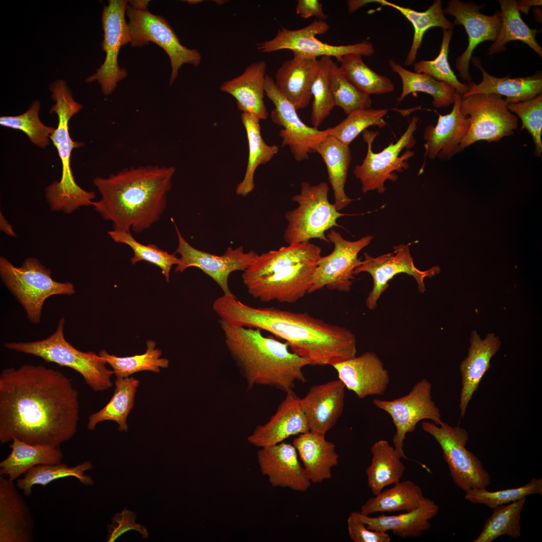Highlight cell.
Listing matches in <instances>:
<instances>
[{
    "instance_id": "6da1fadb",
    "label": "cell",
    "mask_w": 542,
    "mask_h": 542,
    "mask_svg": "<svg viewBox=\"0 0 542 542\" xmlns=\"http://www.w3.org/2000/svg\"><path fill=\"white\" fill-rule=\"evenodd\" d=\"M78 392L62 372L25 364L0 374V441L60 446L76 434Z\"/></svg>"
},
{
    "instance_id": "7a4b0ae2",
    "label": "cell",
    "mask_w": 542,
    "mask_h": 542,
    "mask_svg": "<svg viewBox=\"0 0 542 542\" xmlns=\"http://www.w3.org/2000/svg\"><path fill=\"white\" fill-rule=\"evenodd\" d=\"M212 307L219 320L235 326L264 330L284 339L292 352L311 365L332 366L356 356L353 332L307 312L273 307L255 308L224 295L214 301Z\"/></svg>"
},
{
    "instance_id": "3957f363",
    "label": "cell",
    "mask_w": 542,
    "mask_h": 542,
    "mask_svg": "<svg viewBox=\"0 0 542 542\" xmlns=\"http://www.w3.org/2000/svg\"><path fill=\"white\" fill-rule=\"evenodd\" d=\"M173 167L147 166L124 169L94 179L101 198L92 206L113 229L141 233L158 221L171 190Z\"/></svg>"
},
{
    "instance_id": "277c9868",
    "label": "cell",
    "mask_w": 542,
    "mask_h": 542,
    "mask_svg": "<svg viewBox=\"0 0 542 542\" xmlns=\"http://www.w3.org/2000/svg\"><path fill=\"white\" fill-rule=\"evenodd\" d=\"M219 322L225 346L247 390L264 385L287 392L293 390L296 382L307 381L303 369L310 363L290 351L286 342L264 336L257 328Z\"/></svg>"
},
{
    "instance_id": "5b68a950",
    "label": "cell",
    "mask_w": 542,
    "mask_h": 542,
    "mask_svg": "<svg viewBox=\"0 0 542 542\" xmlns=\"http://www.w3.org/2000/svg\"><path fill=\"white\" fill-rule=\"evenodd\" d=\"M49 88L55 102L50 113H56L58 120L50 139L57 150L62 173L59 181H54L46 188L45 196L52 211L70 214L80 207L91 205L95 197L94 192L85 191L77 185L70 165L72 150L82 147L84 143L72 140L69 131V121L83 106L74 100L65 81L57 80Z\"/></svg>"
},
{
    "instance_id": "8992f818",
    "label": "cell",
    "mask_w": 542,
    "mask_h": 542,
    "mask_svg": "<svg viewBox=\"0 0 542 542\" xmlns=\"http://www.w3.org/2000/svg\"><path fill=\"white\" fill-rule=\"evenodd\" d=\"M65 319L59 321L56 331L41 340L28 342H8L4 346L10 350L39 357L46 362L71 368L80 373L95 391L111 387L113 370L106 367V361L92 352H83L75 348L64 335Z\"/></svg>"
},
{
    "instance_id": "52a82bcc",
    "label": "cell",
    "mask_w": 542,
    "mask_h": 542,
    "mask_svg": "<svg viewBox=\"0 0 542 542\" xmlns=\"http://www.w3.org/2000/svg\"><path fill=\"white\" fill-rule=\"evenodd\" d=\"M329 187L326 182L311 185L303 182L300 193L292 197L298 206L285 215L288 225L284 238L289 244L301 243L313 238L329 243L325 232L333 227H341L337 220L351 215L339 212L328 200Z\"/></svg>"
},
{
    "instance_id": "ba28073f",
    "label": "cell",
    "mask_w": 542,
    "mask_h": 542,
    "mask_svg": "<svg viewBox=\"0 0 542 542\" xmlns=\"http://www.w3.org/2000/svg\"><path fill=\"white\" fill-rule=\"evenodd\" d=\"M2 281L24 307L30 322H40L43 306L49 297L71 295L75 292L69 282H59L51 277V271L36 258H27L20 267L14 266L6 258L0 257Z\"/></svg>"
},
{
    "instance_id": "9c48e42d",
    "label": "cell",
    "mask_w": 542,
    "mask_h": 542,
    "mask_svg": "<svg viewBox=\"0 0 542 542\" xmlns=\"http://www.w3.org/2000/svg\"><path fill=\"white\" fill-rule=\"evenodd\" d=\"M149 1H129L126 14L128 19L127 26L130 44L132 47H142L150 42L161 47L168 55L171 63L170 85H172L178 72L185 64L198 66L201 61L200 53L196 49L183 45L170 25L163 17L151 13L148 5Z\"/></svg>"
},
{
    "instance_id": "30bf717a",
    "label": "cell",
    "mask_w": 542,
    "mask_h": 542,
    "mask_svg": "<svg viewBox=\"0 0 542 542\" xmlns=\"http://www.w3.org/2000/svg\"><path fill=\"white\" fill-rule=\"evenodd\" d=\"M419 119L416 116H413L406 129L396 142L391 143L379 153H374L372 150L378 132L368 129L363 131L367 152L361 164L355 166L353 173L360 182L363 193L377 190L379 193H383L387 180L395 182L397 180L395 172H402L409 168V160L415 154L410 149L416 143L414 133Z\"/></svg>"
},
{
    "instance_id": "8fae6325",
    "label": "cell",
    "mask_w": 542,
    "mask_h": 542,
    "mask_svg": "<svg viewBox=\"0 0 542 542\" xmlns=\"http://www.w3.org/2000/svg\"><path fill=\"white\" fill-rule=\"evenodd\" d=\"M422 428L439 444L450 476L457 487L467 492L474 489L486 488L490 484V475L480 460L465 447L469 440L465 429L458 426L452 427L444 422L437 425L424 421Z\"/></svg>"
},
{
    "instance_id": "7c38bea8",
    "label": "cell",
    "mask_w": 542,
    "mask_h": 542,
    "mask_svg": "<svg viewBox=\"0 0 542 542\" xmlns=\"http://www.w3.org/2000/svg\"><path fill=\"white\" fill-rule=\"evenodd\" d=\"M507 104L502 96L495 93L462 96L460 110L469 116L470 124L457 154L479 141L498 142L513 135L518 120Z\"/></svg>"
},
{
    "instance_id": "4fadbf2b",
    "label": "cell",
    "mask_w": 542,
    "mask_h": 542,
    "mask_svg": "<svg viewBox=\"0 0 542 542\" xmlns=\"http://www.w3.org/2000/svg\"><path fill=\"white\" fill-rule=\"evenodd\" d=\"M329 24L322 20H315L309 25L297 30L285 28L279 29L274 38L255 44L257 51L263 53L289 50L293 53L317 58L319 56L335 57L338 62L348 54L370 57L375 52L371 42L363 41L345 45H332L323 42L315 36L323 35L329 29Z\"/></svg>"
},
{
    "instance_id": "5bb4252c",
    "label": "cell",
    "mask_w": 542,
    "mask_h": 542,
    "mask_svg": "<svg viewBox=\"0 0 542 542\" xmlns=\"http://www.w3.org/2000/svg\"><path fill=\"white\" fill-rule=\"evenodd\" d=\"M326 236L329 242L334 244V249L330 254L319 259L308 293L324 287L348 293L355 279L354 269L362 261L358 254L370 243L373 237L367 235L351 241L344 239L334 229H331Z\"/></svg>"
},
{
    "instance_id": "9a60e30c",
    "label": "cell",
    "mask_w": 542,
    "mask_h": 542,
    "mask_svg": "<svg viewBox=\"0 0 542 542\" xmlns=\"http://www.w3.org/2000/svg\"><path fill=\"white\" fill-rule=\"evenodd\" d=\"M431 388V383L423 378L405 395L392 400H373L375 406L392 419L396 428L392 439L394 448L401 458H406L403 451L406 435L415 430L420 421L429 419L437 425L443 422L440 409L432 399Z\"/></svg>"
},
{
    "instance_id": "2e32d148",
    "label": "cell",
    "mask_w": 542,
    "mask_h": 542,
    "mask_svg": "<svg viewBox=\"0 0 542 542\" xmlns=\"http://www.w3.org/2000/svg\"><path fill=\"white\" fill-rule=\"evenodd\" d=\"M393 248V252L377 257L364 252V259L354 269V275L366 272L372 277L373 287L365 302L370 310L376 309L380 296L389 286L388 282L396 275L403 273L412 276L416 281L418 291L424 293L426 291L424 279L432 278L440 272L438 265L426 270L416 267L408 244H400Z\"/></svg>"
},
{
    "instance_id": "e0dca14e",
    "label": "cell",
    "mask_w": 542,
    "mask_h": 542,
    "mask_svg": "<svg viewBox=\"0 0 542 542\" xmlns=\"http://www.w3.org/2000/svg\"><path fill=\"white\" fill-rule=\"evenodd\" d=\"M104 7L102 23L104 39L102 47L106 56L103 63L96 72L86 79L91 82L97 80L105 95L112 93L118 82L127 75L126 70L120 68L118 55L121 47L130 42V37L125 15L128 3L126 0H110Z\"/></svg>"
},
{
    "instance_id": "ac0fdd59",
    "label": "cell",
    "mask_w": 542,
    "mask_h": 542,
    "mask_svg": "<svg viewBox=\"0 0 542 542\" xmlns=\"http://www.w3.org/2000/svg\"><path fill=\"white\" fill-rule=\"evenodd\" d=\"M264 93L275 105L270 113L272 120L284 128L279 132L282 146L289 147L296 161L307 160L309 154L316 152L319 143L329 134L330 128L320 130L305 124L297 109L280 93L275 80L268 75L265 76Z\"/></svg>"
},
{
    "instance_id": "d6986e66",
    "label": "cell",
    "mask_w": 542,
    "mask_h": 542,
    "mask_svg": "<svg viewBox=\"0 0 542 542\" xmlns=\"http://www.w3.org/2000/svg\"><path fill=\"white\" fill-rule=\"evenodd\" d=\"M172 220L178 240L175 252L180 255V262L177 265L175 271L182 273L191 266L199 268L217 284L224 295L235 297L228 286L229 275L236 270L244 272L251 264L257 253L252 250L245 252L241 246L234 249L229 247L222 255L197 249L186 241Z\"/></svg>"
},
{
    "instance_id": "ffe728a7",
    "label": "cell",
    "mask_w": 542,
    "mask_h": 542,
    "mask_svg": "<svg viewBox=\"0 0 542 542\" xmlns=\"http://www.w3.org/2000/svg\"><path fill=\"white\" fill-rule=\"evenodd\" d=\"M483 7L484 4L478 5L473 2L451 0L443 10L444 14L455 18L453 25L463 26L468 35L467 48L456 58L455 66L462 78L468 82L472 80L469 66L473 51L479 44L485 41L494 42L501 25L500 11H496L492 15H486L479 11Z\"/></svg>"
},
{
    "instance_id": "44dd1931",
    "label": "cell",
    "mask_w": 542,
    "mask_h": 542,
    "mask_svg": "<svg viewBox=\"0 0 542 542\" xmlns=\"http://www.w3.org/2000/svg\"><path fill=\"white\" fill-rule=\"evenodd\" d=\"M318 261L301 263L244 285L253 298L262 302L295 303L308 293Z\"/></svg>"
},
{
    "instance_id": "7402d4cb",
    "label": "cell",
    "mask_w": 542,
    "mask_h": 542,
    "mask_svg": "<svg viewBox=\"0 0 542 542\" xmlns=\"http://www.w3.org/2000/svg\"><path fill=\"white\" fill-rule=\"evenodd\" d=\"M257 455L260 472L272 486L299 492L306 491L311 486L312 483L293 444L282 442L260 448Z\"/></svg>"
},
{
    "instance_id": "603a6c76",
    "label": "cell",
    "mask_w": 542,
    "mask_h": 542,
    "mask_svg": "<svg viewBox=\"0 0 542 542\" xmlns=\"http://www.w3.org/2000/svg\"><path fill=\"white\" fill-rule=\"evenodd\" d=\"M332 366L345 387L359 399L383 395L387 390L389 382L388 371L373 352H366Z\"/></svg>"
},
{
    "instance_id": "cb8c5ba5",
    "label": "cell",
    "mask_w": 542,
    "mask_h": 542,
    "mask_svg": "<svg viewBox=\"0 0 542 542\" xmlns=\"http://www.w3.org/2000/svg\"><path fill=\"white\" fill-rule=\"evenodd\" d=\"M286 393L274 415L266 423L257 426L248 437L250 444L260 448L273 446L309 431L301 398L293 390Z\"/></svg>"
},
{
    "instance_id": "d4e9b609",
    "label": "cell",
    "mask_w": 542,
    "mask_h": 542,
    "mask_svg": "<svg viewBox=\"0 0 542 542\" xmlns=\"http://www.w3.org/2000/svg\"><path fill=\"white\" fill-rule=\"evenodd\" d=\"M345 386L340 379L312 386L300 399L309 431L325 435L336 424L344 405Z\"/></svg>"
},
{
    "instance_id": "484cf974",
    "label": "cell",
    "mask_w": 542,
    "mask_h": 542,
    "mask_svg": "<svg viewBox=\"0 0 542 542\" xmlns=\"http://www.w3.org/2000/svg\"><path fill=\"white\" fill-rule=\"evenodd\" d=\"M462 96L457 91L451 111L439 114L436 125L426 126L423 134L425 158L448 160L457 154L470 124L469 116L463 115L460 110Z\"/></svg>"
},
{
    "instance_id": "4316f807",
    "label": "cell",
    "mask_w": 542,
    "mask_h": 542,
    "mask_svg": "<svg viewBox=\"0 0 542 542\" xmlns=\"http://www.w3.org/2000/svg\"><path fill=\"white\" fill-rule=\"evenodd\" d=\"M35 522L14 481L0 476V542L34 541Z\"/></svg>"
},
{
    "instance_id": "83f0119b",
    "label": "cell",
    "mask_w": 542,
    "mask_h": 542,
    "mask_svg": "<svg viewBox=\"0 0 542 542\" xmlns=\"http://www.w3.org/2000/svg\"><path fill=\"white\" fill-rule=\"evenodd\" d=\"M470 346L467 357L460 365L462 376V388L460 395L459 409L461 417L466 415L468 405L474 393L479 387L485 373L490 367V360L501 346L499 338L493 333L488 334L481 339L476 331L471 333Z\"/></svg>"
},
{
    "instance_id": "f1b7e54d",
    "label": "cell",
    "mask_w": 542,
    "mask_h": 542,
    "mask_svg": "<svg viewBox=\"0 0 542 542\" xmlns=\"http://www.w3.org/2000/svg\"><path fill=\"white\" fill-rule=\"evenodd\" d=\"M283 62L275 74V83L280 93L297 109L306 108L312 97V85L318 59L298 53Z\"/></svg>"
},
{
    "instance_id": "f546056e",
    "label": "cell",
    "mask_w": 542,
    "mask_h": 542,
    "mask_svg": "<svg viewBox=\"0 0 542 542\" xmlns=\"http://www.w3.org/2000/svg\"><path fill=\"white\" fill-rule=\"evenodd\" d=\"M266 70L264 61L253 62L240 75L223 82L220 86L221 91L235 99L240 110L259 120L266 119L268 115L263 101Z\"/></svg>"
},
{
    "instance_id": "4dcf8cb0",
    "label": "cell",
    "mask_w": 542,
    "mask_h": 542,
    "mask_svg": "<svg viewBox=\"0 0 542 542\" xmlns=\"http://www.w3.org/2000/svg\"><path fill=\"white\" fill-rule=\"evenodd\" d=\"M321 248L309 241L294 243L278 250L256 254L251 264L242 275L246 283L285 269L301 263L317 261Z\"/></svg>"
},
{
    "instance_id": "1f68e13d",
    "label": "cell",
    "mask_w": 542,
    "mask_h": 542,
    "mask_svg": "<svg viewBox=\"0 0 542 542\" xmlns=\"http://www.w3.org/2000/svg\"><path fill=\"white\" fill-rule=\"evenodd\" d=\"M299 459L312 483H319L332 477V468L338 464L339 455L334 443L325 435L309 431L293 441Z\"/></svg>"
},
{
    "instance_id": "d6a6232c",
    "label": "cell",
    "mask_w": 542,
    "mask_h": 542,
    "mask_svg": "<svg viewBox=\"0 0 542 542\" xmlns=\"http://www.w3.org/2000/svg\"><path fill=\"white\" fill-rule=\"evenodd\" d=\"M439 507L434 501L425 497L416 509L398 515L371 517L355 512L358 518L371 530L392 533L401 538H415L431 527L430 520L438 513Z\"/></svg>"
},
{
    "instance_id": "836d02e7",
    "label": "cell",
    "mask_w": 542,
    "mask_h": 542,
    "mask_svg": "<svg viewBox=\"0 0 542 542\" xmlns=\"http://www.w3.org/2000/svg\"><path fill=\"white\" fill-rule=\"evenodd\" d=\"M473 64L481 71L483 78L479 84L471 81L467 84L468 90L463 96L475 94L495 93L505 96L507 104L532 99L542 92L541 73L525 77H496L489 74L483 67L480 59L471 58Z\"/></svg>"
},
{
    "instance_id": "e575fe53",
    "label": "cell",
    "mask_w": 542,
    "mask_h": 542,
    "mask_svg": "<svg viewBox=\"0 0 542 542\" xmlns=\"http://www.w3.org/2000/svg\"><path fill=\"white\" fill-rule=\"evenodd\" d=\"M10 447L11 453L0 463V475H7L13 481L35 466L60 463L63 459L59 446L31 444L14 439Z\"/></svg>"
},
{
    "instance_id": "d590c367",
    "label": "cell",
    "mask_w": 542,
    "mask_h": 542,
    "mask_svg": "<svg viewBox=\"0 0 542 542\" xmlns=\"http://www.w3.org/2000/svg\"><path fill=\"white\" fill-rule=\"evenodd\" d=\"M316 152L320 155L326 166L328 180L333 191L334 204L340 211L354 200L346 194L344 190L351 160L349 146L328 134L318 145Z\"/></svg>"
},
{
    "instance_id": "8d00e7d4",
    "label": "cell",
    "mask_w": 542,
    "mask_h": 542,
    "mask_svg": "<svg viewBox=\"0 0 542 542\" xmlns=\"http://www.w3.org/2000/svg\"><path fill=\"white\" fill-rule=\"evenodd\" d=\"M371 452V463L366 469V474L368 485L375 496L385 487L398 482L405 468L397 452L386 440L375 442Z\"/></svg>"
},
{
    "instance_id": "74e56055",
    "label": "cell",
    "mask_w": 542,
    "mask_h": 542,
    "mask_svg": "<svg viewBox=\"0 0 542 542\" xmlns=\"http://www.w3.org/2000/svg\"><path fill=\"white\" fill-rule=\"evenodd\" d=\"M242 123L245 129L248 144V158L244 178L236 188L238 195L246 196L254 188V175L257 167L269 162L279 152L276 145H268L260 132V120L254 115L242 112Z\"/></svg>"
},
{
    "instance_id": "f35d334b",
    "label": "cell",
    "mask_w": 542,
    "mask_h": 542,
    "mask_svg": "<svg viewBox=\"0 0 542 542\" xmlns=\"http://www.w3.org/2000/svg\"><path fill=\"white\" fill-rule=\"evenodd\" d=\"M501 25L496 40L488 49V55L500 53L506 49L505 45L511 41L518 40L525 43L540 57L542 48L537 43L536 29H530L522 20L517 1L499 0Z\"/></svg>"
},
{
    "instance_id": "ab89813d",
    "label": "cell",
    "mask_w": 542,
    "mask_h": 542,
    "mask_svg": "<svg viewBox=\"0 0 542 542\" xmlns=\"http://www.w3.org/2000/svg\"><path fill=\"white\" fill-rule=\"evenodd\" d=\"M372 3L395 9L412 24L414 31V37L411 48L404 62V65L406 66L412 65L415 62L424 35L430 28L440 27L442 30H453L454 28L453 24L445 16L441 0L434 1L432 5L424 12H418L385 0H372Z\"/></svg>"
},
{
    "instance_id": "60d3db41",
    "label": "cell",
    "mask_w": 542,
    "mask_h": 542,
    "mask_svg": "<svg viewBox=\"0 0 542 542\" xmlns=\"http://www.w3.org/2000/svg\"><path fill=\"white\" fill-rule=\"evenodd\" d=\"M393 72L398 74L401 80L402 90L398 102L411 93L422 92L433 97V105L436 108L447 107L453 104L456 90L450 84L438 81L430 75L408 70L393 59L388 61Z\"/></svg>"
},
{
    "instance_id": "b9f144b4",
    "label": "cell",
    "mask_w": 542,
    "mask_h": 542,
    "mask_svg": "<svg viewBox=\"0 0 542 542\" xmlns=\"http://www.w3.org/2000/svg\"><path fill=\"white\" fill-rule=\"evenodd\" d=\"M425 497L421 487L406 480L394 484L371 497L361 506L360 513L369 515L376 512L410 511L417 508Z\"/></svg>"
},
{
    "instance_id": "7bdbcfd3",
    "label": "cell",
    "mask_w": 542,
    "mask_h": 542,
    "mask_svg": "<svg viewBox=\"0 0 542 542\" xmlns=\"http://www.w3.org/2000/svg\"><path fill=\"white\" fill-rule=\"evenodd\" d=\"M114 393L101 410L90 415L87 428L95 429L96 425L105 421H113L119 426L118 430L126 431L127 416L133 407L135 394L140 384L139 380L131 377H116Z\"/></svg>"
},
{
    "instance_id": "ee69618b",
    "label": "cell",
    "mask_w": 542,
    "mask_h": 542,
    "mask_svg": "<svg viewBox=\"0 0 542 542\" xmlns=\"http://www.w3.org/2000/svg\"><path fill=\"white\" fill-rule=\"evenodd\" d=\"M92 465L85 461L75 466L69 467L66 463L39 465L33 467L24 474L22 478L17 479L16 485L22 490L24 495L29 496L32 492V487L36 485L44 487L57 479L73 477L85 485H92L94 482L90 476L84 474L90 470Z\"/></svg>"
},
{
    "instance_id": "f6af8a7d",
    "label": "cell",
    "mask_w": 542,
    "mask_h": 542,
    "mask_svg": "<svg viewBox=\"0 0 542 542\" xmlns=\"http://www.w3.org/2000/svg\"><path fill=\"white\" fill-rule=\"evenodd\" d=\"M339 68L345 77L362 92L382 94L393 92L394 85L391 80L381 75L367 65L362 56L348 54L343 56Z\"/></svg>"
},
{
    "instance_id": "bcb514c9",
    "label": "cell",
    "mask_w": 542,
    "mask_h": 542,
    "mask_svg": "<svg viewBox=\"0 0 542 542\" xmlns=\"http://www.w3.org/2000/svg\"><path fill=\"white\" fill-rule=\"evenodd\" d=\"M526 498L493 509L480 534L473 542H492L497 537L507 535L516 539L521 535L520 517Z\"/></svg>"
},
{
    "instance_id": "7dc6e473",
    "label": "cell",
    "mask_w": 542,
    "mask_h": 542,
    "mask_svg": "<svg viewBox=\"0 0 542 542\" xmlns=\"http://www.w3.org/2000/svg\"><path fill=\"white\" fill-rule=\"evenodd\" d=\"M146 344V351L142 354L118 357L110 354L105 350L102 349L99 355L112 368L116 377H127L134 373L142 371L159 372L160 368H167L169 360L167 358H160L162 350L156 348V342L148 340Z\"/></svg>"
},
{
    "instance_id": "c3c4849f",
    "label": "cell",
    "mask_w": 542,
    "mask_h": 542,
    "mask_svg": "<svg viewBox=\"0 0 542 542\" xmlns=\"http://www.w3.org/2000/svg\"><path fill=\"white\" fill-rule=\"evenodd\" d=\"M107 233L115 242L127 245L132 249L133 252V255L130 258L132 265L141 261L151 263L160 267L166 281H169L172 266L178 265L180 262L175 252L169 253L155 244L141 243L134 238L130 232L113 229Z\"/></svg>"
},
{
    "instance_id": "681fc988",
    "label": "cell",
    "mask_w": 542,
    "mask_h": 542,
    "mask_svg": "<svg viewBox=\"0 0 542 542\" xmlns=\"http://www.w3.org/2000/svg\"><path fill=\"white\" fill-rule=\"evenodd\" d=\"M334 64L330 57L323 56L318 60V67L311 88L313 97L311 121L316 128L335 106L331 87V74Z\"/></svg>"
},
{
    "instance_id": "f907efd6",
    "label": "cell",
    "mask_w": 542,
    "mask_h": 542,
    "mask_svg": "<svg viewBox=\"0 0 542 542\" xmlns=\"http://www.w3.org/2000/svg\"><path fill=\"white\" fill-rule=\"evenodd\" d=\"M387 111L386 109L371 108L353 111L348 114L337 125L330 128L329 134L349 146L352 141L368 127L375 125L379 128L384 127L386 122L383 118Z\"/></svg>"
},
{
    "instance_id": "816d5d0a",
    "label": "cell",
    "mask_w": 542,
    "mask_h": 542,
    "mask_svg": "<svg viewBox=\"0 0 542 542\" xmlns=\"http://www.w3.org/2000/svg\"><path fill=\"white\" fill-rule=\"evenodd\" d=\"M40 107V102L35 100L29 108L22 114L1 116L0 124L21 130L26 134L33 144L44 149L50 144L49 139L56 128L46 126L41 121L39 116Z\"/></svg>"
},
{
    "instance_id": "f5cc1de1",
    "label": "cell",
    "mask_w": 542,
    "mask_h": 542,
    "mask_svg": "<svg viewBox=\"0 0 542 542\" xmlns=\"http://www.w3.org/2000/svg\"><path fill=\"white\" fill-rule=\"evenodd\" d=\"M532 494H542L541 478H532L525 485L514 488L495 491L486 488L472 489L465 492V498L472 503L484 504L493 509Z\"/></svg>"
},
{
    "instance_id": "db71d44e",
    "label": "cell",
    "mask_w": 542,
    "mask_h": 542,
    "mask_svg": "<svg viewBox=\"0 0 542 542\" xmlns=\"http://www.w3.org/2000/svg\"><path fill=\"white\" fill-rule=\"evenodd\" d=\"M452 35L453 30H443L442 41L438 56L433 60L415 62L413 64L414 70L417 73L428 74L438 81L445 82L464 95L468 90V86L458 80L448 61L449 48Z\"/></svg>"
},
{
    "instance_id": "11a10c76",
    "label": "cell",
    "mask_w": 542,
    "mask_h": 542,
    "mask_svg": "<svg viewBox=\"0 0 542 542\" xmlns=\"http://www.w3.org/2000/svg\"><path fill=\"white\" fill-rule=\"evenodd\" d=\"M331 87L335 105L342 108L347 115L359 109L371 108L372 101L370 95L354 86L343 75L336 63L331 72Z\"/></svg>"
},
{
    "instance_id": "9f6ffc18",
    "label": "cell",
    "mask_w": 542,
    "mask_h": 542,
    "mask_svg": "<svg viewBox=\"0 0 542 542\" xmlns=\"http://www.w3.org/2000/svg\"><path fill=\"white\" fill-rule=\"evenodd\" d=\"M507 107L515 113L522 122L521 128L530 134L535 145L534 155L541 157L542 153V94L534 98L517 103H509Z\"/></svg>"
},
{
    "instance_id": "6f0895ef",
    "label": "cell",
    "mask_w": 542,
    "mask_h": 542,
    "mask_svg": "<svg viewBox=\"0 0 542 542\" xmlns=\"http://www.w3.org/2000/svg\"><path fill=\"white\" fill-rule=\"evenodd\" d=\"M136 513L123 509L120 513H116L112 518V523L107 526L108 532L106 541L113 542L123 533L130 530L139 532L144 538L149 536L146 527L136 522Z\"/></svg>"
},
{
    "instance_id": "680465c9",
    "label": "cell",
    "mask_w": 542,
    "mask_h": 542,
    "mask_svg": "<svg viewBox=\"0 0 542 542\" xmlns=\"http://www.w3.org/2000/svg\"><path fill=\"white\" fill-rule=\"evenodd\" d=\"M348 531L351 539L354 542H389L390 537L386 532L368 529L358 518L355 512H352L347 519Z\"/></svg>"
},
{
    "instance_id": "91938a15",
    "label": "cell",
    "mask_w": 542,
    "mask_h": 542,
    "mask_svg": "<svg viewBox=\"0 0 542 542\" xmlns=\"http://www.w3.org/2000/svg\"><path fill=\"white\" fill-rule=\"evenodd\" d=\"M296 13L304 19L315 16L319 20H325L328 17L323 12L322 3L318 0L297 1Z\"/></svg>"
},
{
    "instance_id": "94428289",
    "label": "cell",
    "mask_w": 542,
    "mask_h": 542,
    "mask_svg": "<svg viewBox=\"0 0 542 542\" xmlns=\"http://www.w3.org/2000/svg\"><path fill=\"white\" fill-rule=\"evenodd\" d=\"M517 7L519 11H521L525 15H527L531 6H541V0H526L517 2Z\"/></svg>"
},
{
    "instance_id": "6125c7cd",
    "label": "cell",
    "mask_w": 542,
    "mask_h": 542,
    "mask_svg": "<svg viewBox=\"0 0 542 542\" xmlns=\"http://www.w3.org/2000/svg\"><path fill=\"white\" fill-rule=\"evenodd\" d=\"M0 230L10 236L15 238L17 237V235L12 225L5 218L1 211H0Z\"/></svg>"
},
{
    "instance_id": "be15d7a7",
    "label": "cell",
    "mask_w": 542,
    "mask_h": 542,
    "mask_svg": "<svg viewBox=\"0 0 542 542\" xmlns=\"http://www.w3.org/2000/svg\"><path fill=\"white\" fill-rule=\"evenodd\" d=\"M201 2H202V1H200V0H189V1H187L188 3H189L190 4H196L201 3Z\"/></svg>"
}]
</instances>
